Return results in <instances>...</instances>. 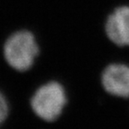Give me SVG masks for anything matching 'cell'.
I'll return each mask as SVG.
<instances>
[{
	"label": "cell",
	"instance_id": "obj_2",
	"mask_svg": "<svg viewBox=\"0 0 129 129\" xmlns=\"http://www.w3.org/2000/svg\"><path fill=\"white\" fill-rule=\"evenodd\" d=\"M67 101L63 87L57 83L41 86L31 99L32 109L40 118L53 121L59 117Z\"/></svg>",
	"mask_w": 129,
	"mask_h": 129
},
{
	"label": "cell",
	"instance_id": "obj_4",
	"mask_svg": "<svg viewBox=\"0 0 129 129\" xmlns=\"http://www.w3.org/2000/svg\"><path fill=\"white\" fill-rule=\"evenodd\" d=\"M106 31L114 43L119 46H129V6L117 8L109 15Z\"/></svg>",
	"mask_w": 129,
	"mask_h": 129
},
{
	"label": "cell",
	"instance_id": "obj_3",
	"mask_svg": "<svg viewBox=\"0 0 129 129\" xmlns=\"http://www.w3.org/2000/svg\"><path fill=\"white\" fill-rule=\"evenodd\" d=\"M106 91L119 97H129V67L125 64H111L102 75Z\"/></svg>",
	"mask_w": 129,
	"mask_h": 129
},
{
	"label": "cell",
	"instance_id": "obj_5",
	"mask_svg": "<svg viewBox=\"0 0 129 129\" xmlns=\"http://www.w3.org/2000/svg\"><path fill=\"white\" fill-rule=\"evenodd\" d=\"M8 114V105L6 100L0 92V125L6 120Z\"/></svg>",
	"mask_w": 129,
	"mask_h": 129
},
{
	"label": "cell",
	"instance_id": "obj_1",
	"mask_svg": "<svg viewBox=\"0 0 129 129\" xmlns=\"http://www.w3.org/2000/svg\"><path fill=\"white\" fill-rule=\"evenodd\" d=\"M38 51L34 36L28 30H20L12 34L4 48L7 63L18 71L28 70L34 62Z\"/></svg>",
	"mask_w": 129,
	"mask_h": 129
}]
</instances>
